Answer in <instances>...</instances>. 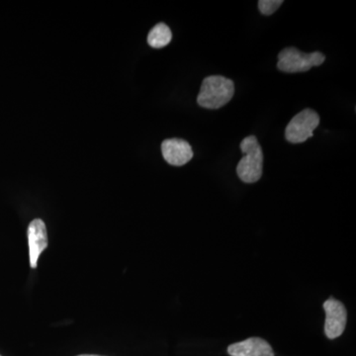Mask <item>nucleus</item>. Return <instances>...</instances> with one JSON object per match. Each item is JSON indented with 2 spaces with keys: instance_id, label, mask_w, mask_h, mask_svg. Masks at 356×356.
I'll list each match as a JSON object with an SVG mask.
<instances>
[{
  "instance_id": "obj_9",
  "label": "nucleus",
  "mask_w": 356,
  "mask_h": 356,
  "mask_svg": "<svg viewBox=\"0 0 356 356\" xmlns=\"http://www.w3.org/2000/svg\"><path fill=\"white\" fill-rule=\"evenodd\" d=\"M172 39V33L165 23H159L154 26L147 36V43L154 49H161L168 46Z\"/></svg>"
},
{
  "instance_id": "obj_7",
  "label": "nucleus",
  "mask_w": 356,
  "mask_h": 356,
  "mask_svg": "<svg viewBox=\"0 0 356 356\" xmlns=\"http://www.w3.org/2000/svg\"><path fill=\"white\" fill-rule=\"evenodd\" d=\"M161 153L166 163L175 166L186 165L193 158L192 147L186 140L168 139L161 144Z\"/></svg>"
},
{
  "instance_id": "obj_10",
  "label": "nucleus",
  "mask_w": 356,
  "mask_h": 356,
  "mask_svg": "<svg viewBox=\"0 0 356 356\" xmlns=\"http://www.w3.org/2000/svg\"><path fill=\"white\" fill-rule=\"evenodd\" d=\"M282 4V0H259V8L264 15L268 16L275 13Z\"/></svg>"
},
{
  "instance_id": "obj_5",
  "label": "nucleus",
  "mask_w": 356,
  "mask_h": 356,
  "mask_svg": "<svg viewBox=\"0 0 356 356\" xmlns=\"http://www.w3.org/2000/svg\"><path fill=\"white\" fill-rule=\"evenodd\" d=\"M325 312V332L330 339L341 337L346 330V307L341 302L331 298L324 303Z\"/></svg>"
},
{
  "instance_id": "obj_2",
  "label": "nucleus",
  "mask_w": 356,
  "mask_h": 356,
  "mask_svg": "<svg viewBox=\"0 0 356 356\" xmlns=\"http://www.w3.org/2000/svg\"><path fill=\"white\" fill-rule=\"evenodd\" d=\"M245 156L236 166V173L245 184H254L261 178L264 170V152L255 136H248L241 143Z\"/></svg>"
},
{
  "instance_id": "obj_6",
  "label": "nucleus",
  "mask_w": 356,
  "mask_h": 356,
  "mask_svg": "<svg viewBox=\"0 0 356 356\" xmlns=\"http://www.w3.org/2000/svg\"><path fill=\"white\" fill-rule=\"evenodd\" d=\"M28 243H29L30 266L36 268L40 255L48 247V234L44 222L41 219H35L28 227Z\"/></svg>"
},
{
  "instance_id": "obj_1",
  "label": "nucleus",
  "mask_w": 356,
  "mask_h": 356,
  "mask_svg": "<svg viewBox=\"0 0 356 356\" xmlns=\"http://www.w3.org/2000/svg\"><path fill=\"white\" fill-rule=\"evenodd\" d=\"M235 95V83L222 76L205 77L201 86L197 103L206 109H220L231 102Z\"/></svg>"
},
{
  "instance_id": "obj_11",
  "label": "nucleus",
  "mask_w": 356,
  "mask_h": 356,
  "mask_svg": "<svg viewBox=\"0 0 356 356\" xmlns=\"http://www.w3.org/2000/svg\"><path fill=\"white\" fill-rule=\"evenodd\" d=\"M77 356H100V355H77Z\"/></svg>"
},
{
  "instance_id": "obj_3",
  "label": "nucleus",
  "mask_w": 356,
  "mask_h": 356,
  "mask_svg": "<svg viewBox=\"0 0 356 356\" xmlns=\"http://www.w3.org/2000/svg\"><path fill=\"white\" fill-rule=\"evenodd\" d=\"M324 54L321 51L303 53L296 48H286L278 55V70L287 74L308 72L313 67H318L325 62Z\"/></svg>"
},
{
  "instance_id": "obj_12",
  "label": "nucleus",
  "mask_w": 356,
  "mask_h": 356,
  "mask_svg": "<svg viewBox=\"0 0 356 356\" xmlns=\"http://www.w3.org/2000/svg\"><path fill=\"white\" fill-rule=\"evenodd\" d=\"M0 356H1V355H0Z\"/></svg>"
},
{
  "instance_id": "obj_8",
  "label": "nucleus",
  "mask_w": 356,
  "mask_h": 356,
  "mask_svg": "<svg viewBox=\"0 0 356 356\" xmlns=\"http://www.w3.org/2000/svg\"><path fill=\"white\" fill-rule=\"evenodd\" d=\"M228 353L231 356H274L270 344L259 337H250L241 343L231 344Z\"/></svg>"
},
{
  "instance_id": "obj_4",
  "label": "nucleus",
  "mask_w": 356,
  "mask_h": 356,
  "mask_svg": "<svg viewBox=\"0 0 356 356\" xmlns=\"http://www.w3.org/2000/svg\"><path fill=\"white\" fill-rule=\"evenodd\" d=\"M320 124V116L312 109H304L293 117L285 130V137L292 144H301L313 137L314 130Z\"/></svg>"
}]
</instances>
